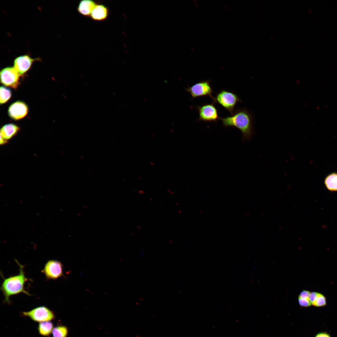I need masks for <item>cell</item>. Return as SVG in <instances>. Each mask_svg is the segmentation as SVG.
<instances>
[{"mask_svg":"<svg viewBox=\"0 0 337 337\" xmlns=\"http://www.w3.org/2000/svg\"><path fill=\"white\" fill-rule=\"evenodd\" d=\"M225 127H232L239 129L242 133V139L250 140L253 133L254 118L251 112L244 108H238L230 116L220 118Z\"/></svg>","mask_w":337,"mask_h":337,"instance_id":"obj_1","label":"cell"},{"mask_svg":"<svg viewBox=\"0 0 337 337\" xmlns=\"http://www.w3.org/2000/svg\"><path fill=\"white\" fill-rule=\"evenodd\" d=\"M15 261L19 267V274L6 278L3 277V280L0 288L4 297V302L8 304L11 303L10 299L12 296L21 293L31 295L25 288V284L28 279L25 274L23 266L16 259Z\"/></svg>","mask_w":337,"mask_h":337,"instance_id":"obj_2","label":"cell"},{"mask_svg":"<svg viewBox=\"0 0 337 337\" xmlns=\"http://www.w3.org/2000/svg\"><path fill=\"white\" fill-rule=\"evenodd\" d=\"M214 103H217L221 105L232 115L235 110V107L238 103L242 101L238 96L232 91L221 90L214 97L213 100Z\"/></svg>","mask_w":337,"mask_h":337,"instance_id":"obj_3","label":"cell"},{"mask_svg":"<svg viewBox=\"0 0 337 337\" xmlns=\"http://www.w3.org/2000/svg\"><path fill=\"white\" fill-rule=\"evenodd\" d=\"M185 89L190 93L193 99L202 96H209L213 100H214V97L212 96L213 91L211 86V81L209 80H202Z\"/></svg>","mask_w":337,"mask_h":337,"instance_id":"obj_4","label":"cell"},{"mask_svg":"<svg viewBox=\"0 0 337 337\" xmlns=\"http://www.w3.org/2000/svg\"><path fill=\"white\" fill-rule=\"evenodd\" d=\"M22 313L24 316L29 317L34 321L40 323L50 321L54 319L55 317L52 311L44 306L37 307L29 311L23 312Z\"/></svg>","mask_w":337,"mask_h":337,"instance_id":"obj_5","label":"cell"},{"mask_svg":"<svg viewBox=\"0 0 337 337\" xmlns=\"http://www.w3.org/2000/svg\"><path fill=\"white\" fill-rule=\"evenodd\" d=\"M215 103L202 105L201 106L197 105L195 107L198 110L199 117L197 120L204 122L216 123L220 119L218 110L214 105Z\"/></svg>","mask_w":337,"mask_h":337,"instance_id":"obj_6","label":"cell"},{"mask_svg":"<svg viewBox=\"0 0 337 337\" xmlns=\"http://www.w3.org/2000/svg\"><path fill=\"white\" fill-rule=\"evenodd\" d=\"M47 280H56L64 276L63 266L59 261L55 260H48L42 271Z\"/></svg>","mask_w":337,"mask_h":337,"instance_id":"obj_7","label":"cell"},{"mask_svg":"<svg viewBox=\"0 0 337 337\" xmlns=\"http://www.w3.org/2000/svg\"><path fill=\"white\" fill-rule=\"evenodd\" d=\"M19 74L14 67H7L0 72L1 83L4 85L16 88L19 84Z\"/></svg>","mask_w":337,"mask_h":337,"instance_id":"obj_8","label":"cell"},{"mask_svg":"<svg viewBox=\"0 0 337 337\" xmlns=\"http://www.w3.org/2000/svg\"><path fill=\"white\" fill-rule=\"evenodd\" d=\"M28 112V107L24 102L18 101L12 104L9 107L8 113L10 117L14 120H19L25 117Z\"/></svg>","mask_w":337,"mask_h":337,"instance_id":"obj_9","label":"cell"},{"mask_svg":"<svg viewBox=\"0 0 337 337\" xmlns=\"http://www.w3.org/2000/svg\"><path fill=\"white\" fill-rule=\"evenodd\" d=\"M35 60L27 55L19 56L14 60V67L20 75H22L29 69Z\"/></svg>","mask_w":337,"mask_h":337,"instance_id":"obj_10","label":"cell"},{"mask_svg":"<svg viewBox=\"0 0 337 337\" xmlns=\"http://www.w3.org/2000/svg\"><path fill=\"white\" fill-rule=\"evenodd\" d=\"M108 13V10L105 6L102 4H98L93 9L90 16L94 20L101 21L107 18Z\"/></svg>","mask_w":337,"mask_h":337,"instance_id":"obj_11","label":"cell"},{"mask_svg":"<svg viewBox=\"0 0 337 337\" xmlns=\"http://www.w3.org/2000/svg\"><path fill=\"white\" fill-rule=\"evenodd\" d=\"M19 129V127L13 124L5 125L1 129L0 137L7 142L16 134Z\"/></svg>","mask_w":337,"mask_h":337,"instance_id":"obj_12","label":"cell"},{"mask_svg":"<svg viewBox=\"0 0 337 337\" xmlns=\"http://www.w3.org/2000/svg\"><path fill=\"white\" fill-rule=\"evenodd\" d=\"M96 5L95 2L92 0H82L78 4L77 10L81 14L88 16L90 15Z\"/></svg>","mask_w":337,"mask_h":337,"instance_id":"obj_13","label":"cell"},{"mask_svg":"<svg viewBox=\"0 0 337 337\" xmlns=\"http://www.w3.org/2000/svg\"><path fill=\"white\" fill-rule=\"evenodd\" d=\"M324 183L328 190L337 191V172L332 173L327 175L325 178Z\"/></svg>","mask_w":337,"mask_h":337,"instance_id":"obj_14","label":"cell"},{"mask_svg":"<svg viewBox=\"0 0 337 337\" xmlns=\"http://www.w3.org/2000/svg\"><path fill=\"white\" fill-rule=\"evenodd\" d=\"M53 329V323L50 321L40 322L39 324L38 330L39 334L44 336L50 335Z\"/></svg>","mask_w":337,"mask_h":337,"instance_id":"obj_15","label":"cell"},{"mask_svg":"<svg viewBox=\"0 0 337 337\" xmlns=\"http://www.w3.org/2000/svg\"><path fill=\"white\" fill-rule=\"evenodd\" d=\"M68 329L65 326L59 325L53 328L52 334L53 337H66Z\"/></svg>","mask_w":337,"mask_h":337,"instance_id":"obj_16","label":"cell"},{"mask_svg":"<svg viewBox=\"0 0 337 337\" xmlns=\"http://www.w3.org/2000/svg\"><path fill=\"white\" fill-rule=\"evenodd\" d=\"M0 102L2 104L6 102L11 96L10 90L7 88L2 86L0 87Z\"/></svg>","mask_w":337,"mask_h":337,"instance_id":"obj_17","label":"cell"},{"mask_svg":"<svg viewBox=\"0 0 337 337\" xmlns=\"http://www.w3.org/2000/svg\"><path fill=\"white\" fill-rule=\"evenodd\" d=\"M326 304L325 297L322 294L318 293L317 297L312 305L315 306L320 307L324 306Z\"/></svg>","mask_w":337,"mask_h":337,"instance_id":"obj_18","label":"cell"},{"mask_svg":"<svg viewBox=\"0 0 337 337\" xmlns=\"http://www.w3.org/2000/svg\"><path fill=\"white\" fill-rule=\"evenodd\" d=\"M298 301L300 305L303 307H308L310 306L311 304L309 299L298 297Z\"/></svg>","mask_w":337,"mask_h":337,"instance_id":"obj_19","label":"cell"},{"mask_svg":"<svg viewBox=\"0 0 337 337\" xmlns=\"http://www.w3.org/2000/svg\"><path fill=\"white\" fill-rule=\"evenodd\" d=\"M318 293L315 292H310L309 296V299L312 305L318 295Z\"/></svg>","mask_w":337,"mask_h":337,"instance_id":"obj_20","label":"cell"},{"mask_svg":"<svg viewBox=\"0 0 337 337\" xmlns=\"http://www.w3.org/2000/svg\"><path fill=\"white\" fill-rule=\"evenodd\" d=\"M310 293L308 291L304 290L300 293L299 298L309 299Z\"/></svg>","mask_w":337,"mask_h":337,"instance_id":"obj_21","label":"cell"},{"mask_svg":"<svg viewBox=\"0 0 337 337\" xmlns=\"http://www.w3.org/2000/svg\"><path fill=\"white\" fill-rule=\"evenodd\" d=\"M315 337H331V336L327 332H321L316 334Z\"/></svg>","mask_w":337,"mask_h":337,"instance_id":"obj_22","label":"cell"},{"mask_svg":"<svg viewBox=\"0 0 337 337\" xmlns=\"http://www.w3.org/2000/svg\"><path fill=\"white\" fill-rule=\"evenodd\" d=\"M143 252H143V250H142V252H141V256H143Z\"/></svg>","mask_w":337,"mask_h":337,"instance_id":"obj_23","label":"cell"},{"mask_svg":"<svg viewBox=\"0 0 337 337\" xmlns=\"http://www.w3.org/2000/svg\"><path fill=\"white\" fill-rule=\"evenodd\" d=\"M225 8L227 10H228V7H227V6H225Z\"/></svg>","mask_w":337,"mask_h":337,"instance_id":"obj_24","label":"cell"},{"mask_svg":"<svg viewBox=\"0 0 337 337\" xmlns=\"http://www.w3.org/2000/svg\"><path fill=\"white\" fill-rule=\"evenodd\" d=\"M195 4L196 7H198V4L196 2L195 3Z\"/></svg>","mask_w":337,"mask_h":337,"instance_id":"obj_25","label":"cell"},{"mask_svg":"<svg viewBox=\"0 0 337 337\" xmlns=\"http://www.w3.org/2000/svg\"><path fill=\"white\" fill-rule=\"evenodd\" d=\"M191 49L192 51H194V49H193V48H192V47H191Z\"/></svg>","mask_w":337,"mask_h":337,"instance_id":"obj_26","label":"cell"},{"mask_svg":"<svg viewBox=\"0 0 337 337\" xmlns=\"http://www.w3.org/2000/svg\"><path fill=\"white\" fill-rule=\"evenodd\" d=\"M183 30L184 31H185V32H186L185 30H184V29H183Z\"/></svg>","mask_w":337,"mask_h":337,"instance_id":"obj_27","label":"cell"}]
</instances>
